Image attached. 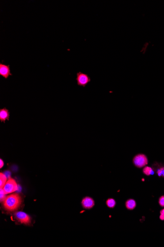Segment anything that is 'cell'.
<instances>
[{"instance_id": "6da1fadb", "label": "cell", "mask_w": 164, "mask_h": 247, "mask_svg": "<svg viewBox=\"0 0 164 247\" xmlns=\"http://www.w3.org/2000/svg\"><path fill=\"white\" fill-rule=\"evenodd\" d=\"M3 202L5 210L14 211L20 206L22 203V198L18 194H12L6 196Z\"/></svg>"}, {"instance_id": "7a4b0ae2", "label": "cell", "mask_w": 164, "mask_h": 247, "mask_svg": "<svg viewBox=\"0 0 164 247\" xmlns=\"http://www.w3.org/2000/svg\"><path fill=\"white\" fill-rule=\"evenodd\" d=\"M133 163L137 168L145 167L148 164V157L145 154L142 153L137 154L133 158Z\"/></svg>"}, {"instance_id": "3957f363", "label": "cell", "mask_w": 164, "mask_h": 247, "mask_svg": "<svg viewBox=\"0 0 164 247\" xmlns=\"http://www.w3.org/2000/svg\"><path fill=\"white\" fill-rule=\"evenodd\" d=\"M18 186L16 180L12 178H9L6 182L3 190L6 194H12L18 190Z\"/></svg>"}, {"instance_id": "277c9868", "label": "cell", "mask_w": 164, "mask_h": 247, "mask_svg": "<svg viewBox=\"0 0 164 247\" xmlns=\"http://www.w3.org/2000/svg\"><path fill=\"white\" fill-rule=\"evenodd\" d=\"M76 80L78 86L85 87L90 83L91 79L87 74L79 72L77 73Z\"/></svg>"}, {"instance_id": "5b68a950", "label": "cell", "mask_w": 164, "mask_h": 247, "mask_svg": "<svg viewBox=\"0 0 164 247\" xmlns=\"http://www.w3.org/2000/svg\"><path fill=\"white\" fill-rule=\"evenodd\" d=\"M17 220L19 223L25 224H29L31 223V218L26 213L23 212H17L14 215Z\"/></svg>"}, {"instance_id": "8992f818", "label": "cell", "mask_w": 164, "mask_h": 247, "mask_svg": "<svg viewBox=\"0 0 164 247\" xmlns=\"http://www.w3.org/2000/svg\"><path fill=\"white\" fill-rule=\"evenodd\" d=\"M12 75L11 73L10 69V66L3 64L2 63H0V76H3V78L8 79L9 76Z\"/></svg>"}, {"instance_id": "52a82bcc", "label": "cell", "mask_w": 164, "mask_h": 247, "mask_svg": "<svg viewBox=\"0 0 164 247\" xmlns=\"http://www.w3.org/2000/svg\"><path fill=\"white\" fill-rule=\"evenodd\" d=\"M82 205L85 209H90L94 206V201L92 198L85 197L82 201Z\"/></svg>"}, {"instance_id": "ba28073f", "label": "cell", "mask_w": 164, "mask_h": 247, "mask_svg": "<svg viewBox=\"0 0 164 247\" xmlns=\"http://www.w3.org/2000/svg\"><path fill=\"white\" fill-rule=\"evenodd\" d=\"M9 111L6 108L0 109V121L5 122L6 120H9Z\"/></svg>"}, {"instance_id": "9c48e42d", "label": "cell", "mask_w": 164, "mask_h": 247, "mask_svg": "<svg viewBox=\"0 0 164 247\" xmlns=\"http://www.w3.org/2000/svg\"><path fill=\"white\" fill-rule=\"evenodd\" d=\"M125 206L128 210H133L136 207V202L133 199H129L125 202Z\"/></svg>"}, {"instance_id": "30bf717a", "label": "cell", "mask_w": 164, "mask_h": 247, "mask_svg": "<svg viewBox=\"0 0 164 247\" xmlns=\"http://www.w3.org/2000/svg\"><path fill=\"white\" fill-rule=\"evenodd\" d=\"M7 177L3 173H0V189H3L7 182Z\"/></svg>"}, {"instance_id": "8fae6325", "label": "cell", "mask_w": 164, "mask_h": 247, "mask_svg": "<svg viewBox=\"0 0 164 247\" xmlns=\"http://www.w3.org/2000/svg\"><path fill=\"white\" fill-rule=\"evenodd\" d=\"M142 172L146 176H148L154 174V170L152 168L149 166H145L142 170Z\"/></svg>"}, {"instance_id": "7c38bea8", "label": "cell", "mask_w": 164, "mask_h": 247, "mask_svg": "<svg viewBox=\"0 0 164 247\" xmlns=\"http://www.w3.org/2000/svg\"><path fill=\"white\" fill-rule=\"evenodd\" d=\"M106 204L110 208H113L116 206V202L114 199L109 198L106 201Z\"/></svg>"}, {"instance_id": "4fadbf2b", "label": "cell", "mask_w": 164, "mask_h": 247, "mask_svg": "<svg viewBox=\"0 0 164 247\" xmlns=\"http://www.w3.org/2000/svg\"><path fill=\"white\" fill-rule=\"evenodd\" d=\"M158 167L157 169V173L159 177H164V166H160Z\"/></svg>"}, {"instance_id": "5bb4252c", "label": "cell", "mask_w": 164, "mask_h": 247, "mask_svg": "<svg viewBox=\"0 0 164 247\" xmlns=\"http://www.w3.org/2000/svg\"><path fill=\"white\" fill-rule=\"evenodd\" d=\"M0 194H1L0 199H1V201L2 202L4 201V199L6 197L5 195H6V194H5L3 189H1V190H0Z\"/></svg>"}, {"instance_id": "9a60e30c", "label": "cell", "mask_w": 164, "mask_h": 247, "mask_svg": "<svg viewBox=\"0 0 164 247\" xmlns=\"http://www.w3.org/2000/svg\"><path fill=\"white\" fill-rule=\"evenodd\" d=\"M159 205L162 207H164V195L162 196L159 200Z\"/></svg>"}, {"instance_id": "2e32d148", "label": "cell", "mask_w": 164, "mask_h": 247, "mask_svg": "<svg viewBox=\"0 0 164 247\" xmlns=\"http://www.w3.org/2000/svg\"><path fill=\"white\" fill-rule=\"evenodd\" d=\"M4 161L2 160V159L1 158L0 159V168H2V167L4 166Z\"/></svg>"}, {"instance_id": "e0dca14e", "label": "cell", "mask_w": 164, "mask_h": 247, "mask_svg": "<svg viewBox=\"0 0 164 247\" xmlns=\"http://www.w3.org/2000/svg\"><path fill=\"white\" fill-rule=\"evenodd\" d=\"M160 219L162 220H164V215L161 214L160 216Z\"/></svg>"}, {"instance_id": "ac0fdd59", "label": "cell", "mask_w": 164, "mask_h": 247, "mask_svg": "<svg viewBox=\"0 0 164 247\" xmlns=\"http://www.w3.org/2000/svg\"><path fill=\"white\" fill-rule=\"evenodd\" d=\"M160 214H163V215H164V209H162V210L161 211Z\"/></svg>"}, {"instance_id": "d6986e66", "label": "cell", "mask_w": 164, "mask_h": 247, "mask_svg": "<svg viewBox=\"0 0 164 247\" xmlns=\"http://www.w3.org/2000/svg\"><path fill=\"white\" fill-rule=\"evenodd\" d=\"M142 181H144V179H143V178L142 179Z\"/></svg>"}]
</instances>
